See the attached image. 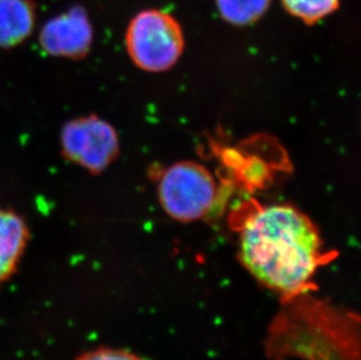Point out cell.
<instances>
[{
    "instance_id": "7",
    "label": "cell",
    "mask_w": 361,
    "mask_h": 360,
    "mask_svg": "<svg viewBox=\"0 0 361 360\" xmlns=\"http://www.w3.org/2000/svg\"><path fill=\"white\" fill-rule=\"evenodd\" d=\"M35 13L26 0H0V47H12L31 35Z\"/></svg>"
},
{
    "instance_id": "1",
    "label": "cell",
    "mask_w": 361,
    "mask_h": 360,
    "mask_svg": "<svg viewBox=\"0 0 361 360\" xmlns=\"http://www.w3.org/2000/svg\"><path fill=\"white\" fill-rule=\"evenodd\" d=\"M240 260L259 282L297 299L314 289L318 269L334 258L324 252L316 224L290 205L259 208L240 229Z\"/></svg>"
},
{
    "instance_id": "10",
    "label": "cell",
    "mask_w": 361,
    "mask_h": 360,
    "mask_svg": "<svg viewBox=\"0 0 361 360\" xmlns=\"http://www.w3.org/2000/svg\"><path fill=\"white\" fill-rule=\"evenodd\" d=\"M75 360H144L136 354L126 350L97 349L81 354Z\"/></svg>"
},
{
    "instance_id": "2",
    "label": "cell",
    "mask_w": 361,
    "mask_h": 360,
    "mask_svg": "<svg viewBox=\"0 0 361 360\" xmlns=\"http://www.w3.org/2000/svg\"><path fill=\"white\" fill-rule=\"evenodd\" d=\"M126 49L137 67L165 72L177 64L184 51L180 25L163 11H143L130 23Z\"/></svg>"
},
{
    "instance_id": "6",
    "label": "cell",
    "mask_w": 361,
    "mask_h": 360,
    "mask_svg": "<svg viewBox=\"0 0 361 360\" xmlns=\"http://www.w3.org/2000/svg\"><path fill=\"white\" fill-rule=\"evenodd\" d=\"M30 240L24 219L16 212L0 208V284L17 270Z\"/></svg>"
},
{
    "instance_id": "5",
    "label": "cell",
    "mask_w": 361,
    "mask_h": 360,
    "mask_svg": "<svg viewBox=\"0 0 361 360\" xmlns=\"http://www.w3.org/2000/svg\"><path fill=\"white\" fill-rule=\"evenodd\" d=\"M40 39L42 47L51 54L76 58L85 54L90 47L92 26L85 11L74 8L48 21Z\"/></svg>"
},
{
    "instance_id": "9",
    "label": "cell",
    "mask_w": 361,
    "mask_h": 360,
    "mask_svg": "<svg viewBox=\"0 0 361 360\" xmlns=\"http://www.w3.org/2000/svg\"><path fill=\"white\" fill-rule=\"evenodd\" d=\"M289 13L307 24H314L339 6V0H282Z\"/></svg>"
},
{
    "instance_id": "3",
    "label": "cell",
    "mask_w": 361,
    "mask_h": 360,
    "mask_svg": "<svg viewBox=\"0 0 361 360\" xmlns=\"http://www.w3.org/2000/svg\"><path fill=\"white\" fill-rule=\"evenodd\" d=\"M158 194L170 217L180 221L198 220L214 208L218 185L211 172L200 164L180 162L164 172Z\"/></svg>"
},
{
    "instance_id": "8",
    "label": "cell",
    "mask_w": 361,
    "mask_h": 360,
    "mask_svg": "<svg viewBox=\"0 0 361 360\" xmlns=\"http://www.w3.org/2000/svg\"><path fill=\"white\" fill-rule=\"evenodd\" d=\"M216 5L226 21L245 26L255 23L266 13L270 0H216Z\"/></svg>"
},
{
    "instance_id": "4",
    "label": "cell",
    "mask_w": 361,
    "mask_h": 360,
    "mask_svg": "<svg viewBox=\"0 0 361 360\" xmlns=\"http://www.w3.org/2000/svg\"><path fill=\"white\" fill-rule=\"evenodd\" d=\"M118 146L113 126L95 116L73 121L62 133L66 156L92 172L106 170L116 158Z\"/></svg>"
}]
</instances>
